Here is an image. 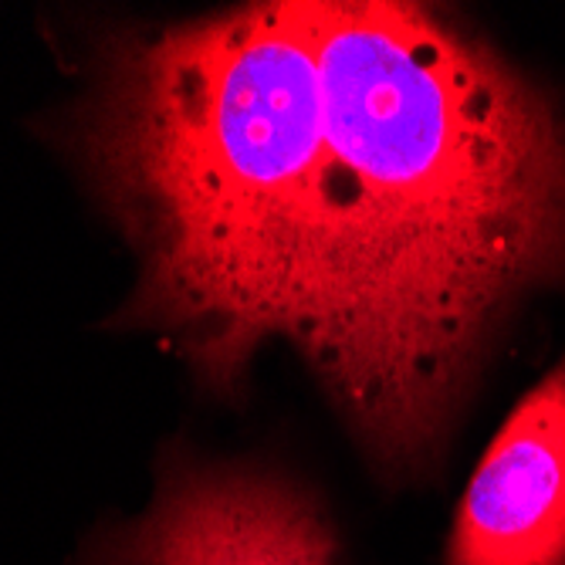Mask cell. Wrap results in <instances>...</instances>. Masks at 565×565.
I'll return each instance as SVG.
<instances>
[{"mask_svg": "<svg viewBox=\"0 0 565 565\" xmlns=\"http://www.w3.org/2000/svg\"><path fill=\"white\" fill-rule=\"evenodd\" d=\"M68 142L139 254L116 326L221 396L288 342L390 484L437 471L511 308L565 285V116L430 4L113 38Z\"/></svg>", "mask_w": 565, "mask_h": 565, "instance_id": "obj_1", "label": "cell"}, {"mask_svg": "<svg viewBox=\"0 0 565 565\" xmlns=\"http://www.w3.org/2000/svg\"><path fill=\"white\" fill-rule=\"evenodd\" d=\"M339 552L319 498L288 475L173 454L146 515L75 565H342Z\"/></svg>", "mask_w": 565, "mask_h": 565, "instance_id": "obj_2", "label": "cell"}, {"mask_svg": "<svg viewBox=\"0 0 565 565\" xmlns=\"http://www.w3.org/2000/svg\"><path fill=\"white\" fill-rule=\"evenodd\" d=\"M444 565H565V359L484 447L454 508Z\"/></svg>", "mask_w": 565, "mask_h": 565, "instance_id": "obj_3", "label": "cell"}]
</instances>
